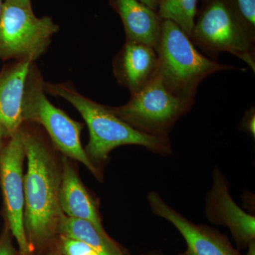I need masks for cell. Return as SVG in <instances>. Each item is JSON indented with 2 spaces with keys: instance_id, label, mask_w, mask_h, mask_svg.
<instances>
[{
  "instance_id": "18",
  "label": "cell",
  "mask_w": 255,
  "mask_h": 255,
  "mask_svg": "<svg viewBox=\"0 0 255 255\" xmlns=\"http://www.w3.org/2000/svg\"><path fill=\"white\" fill-rule=\"evenodd\" d=\"M59 251L63 255H100L85 243L59 236Z\"/></svg>"
},
{
  "instance_id": "13",
  "label": "cell",
  "mask_w": 255,
  "mask_h": 255,
  "mask_svg": "<svg viewBox=\"0 0 255 255\" xmlns=\"http://www.w3.org/2000/svg\"><path fill=\"white\" fill-rule=\"evenodd\" d=\"M61 169L59 202L63 214L69 217L88 221L100 232L107 233L102 224L97 203L65 156L61 159Z\"/></svg>"
},
{
  "instance_id": "10",
  "label": "cell",
  "mask_w": 255,
  "mask_h": 255,
  "mask_svg": "<svg viewBox=\"0 0 255 255\" xmlns=\"http://www.w3.org/2000/svg\"><path fill=\"white\" fill-rule=\"evenodd\" d=\"M212 187L206 199V216L210 222L229 228L241 246L255 240V218L237 205L230 194L229 183L217 167L213 172Z\"/></svg>"
},
{
  "instance_id": "2",
  "label": "cell",
  "mask_w": 255,
  "mask_h": 255,
  "mask_svg": "<svg viewBox=\"0 0 255 255\" xmlns=\"http://www.w3.org/2000/svg\"><path fill=\"white\" fill-rule=\"evenodd\" d=\"M43 86L45 92L68 101L86 122L90 140L85 150L96 167L104 163L110 152L122 145H140L164 156L172 153L169 137L152 136L138 131L112 113L107 106L87 98L71 85L44 82Z\"/></svg>"
},
{
  "instance_id": "26",
  "label": "cell",
  "mask_w": 255,
  "mask_h": 255,
  "mask_svg": "<svg viewBox=\"0 0 255 255\" xmlns=\"http://www.w3.org/2000/svg\"><path fill=\"white\" fill-rule=\"evenodd\" d=\"M46 255H63L60 251L51 252Z\"/></svg>"
},
{
  "instance_id": "23",
  "label": "cell",
  "mask_w": 255,
  "mask_h": 255,
  "mask_svg": "<svg viewBox=\"0 0 255 255\" xmlns=\"http://www.w3.org/2000/svg\"><path fill=\"white\" fill-rule=\"evenodd\" d=\"M6 137H9V133L6 131L4 127L0 125V150H1V147H2L3 139Z\"/></svg>"
},
{
  "instance_id": "17",
  "label": "cell",
  "mask_w": 255,
  "mask_h": 255,
  "mask_svg": "<svg viewBox=\"0 0 255 255\" xmlns=\"http://www.w3.org/2000/svg\"><path fill=\"white\" fill-rule=\"evenodd\" d=\"M250 38L255 43V0H232Z\"/></svg>"
},
{
  "instance_id": "24",
  "label": "cell",
  "mask_w": 255,
  "mask_h": 255,
  "mask_svg": "<svg viewBox=\"0 0 255 255\" xmlns=\"http://www.w3.org/2000/svg\"><path fill=\"white\" fill-rule=\"evenodd\" d=\"M248 246V251L246 255H255V241H251Z\"/></svg>"
},
{
  "instance_id": "27",
  "label": "cell",
  "mask_w": 255,
  "mask_h": 255,
  "mask_svg": "<svg viewBox=\"0 0 255 255\" xmlns=\"http://www.w3.org/2000/svg\"><path fill=\"white\" fill-rule=\"evenodd\" d=\"M143 255H162L160 253H157V252H151V253H147V254Z\"/></svg>"
},
{
  "instance_id": "9",
  "label": "cell",
  "mask_w": 255,
  "mask_h": 255,
  "mask_svg": "<svg viewBox=\"0 0 255 255\" xmlns=\"http://www.w3.org/2000/svg\"><path fill=\"white\" fill-rule=\"evenodd\" d=\"M147 199L152 212L172 223L185 240L187 249L183 255H240L219 231L205 225L194 224L155 191H150Z\"/></svg>"
},
{
  "instance_id": "6",
  "label": "cell",
  "mask_w": 255,
  "mask_h": 255,
  "mask_svg": "<svg viewBox=\"0 0 255 255\" xmlns=\"http://www.w3.org/2000/svg\"><path fill=\"white\" fill-rule=\"evenodd\" d=\"M194 103V99L172 95L156 75L141 91L131 95L126 105L107 108L138 131L152 136L169 137L174 126Z\"/></svg>"
},
{
  "instance_id": "20",
  "label": "cell",
  "mask_w": 255,
  "mask_h": 255,
  "mask_svg": "<svg viewBox=\"0 0 255 255\" xmlns=\"http://www.w3.org/2000/svg\"><path fill=\"white\" fill-rule=\"evenodd\" d=\"M242 130L248 132L253 137L255 136V109L252 107L246 112L241 123Z\"/></svg>"
},
{
  "instance_id": "19",
  "label": "cell",
  "mask_w": 255,
  "mask_h": 255,
  "mask_svg": "<svg viewBox=\"0 0 255 255\" xmlns=\"http://www.w3.org/2000/svg\"><path fill=\"white\" fill-rule=\"evenodd\" d=\"M16 253L11 241V232L6 226L0 236V255H16Z\"/></svg>"
},
{
  "instance_id": "5",
  "label": "cell",
  "mask_w": 255,
  "mask_h": 255,
  "mask_svg": "<svg viewBox=\"0 0 255 255\" xmlns=\"http://www.w3.org/2000/svg\"><path fill=\"white\" fill-rule=\"evenodd\" d=\"M43 84L41 73L32 63L23 93V123L41 124L48 132L55 147L64 156L81 162L100 179V169L90 160L82 147L80 133L83 124L70 118L48 100Z\"/></svg>"
},
{
  "instance_id": "4",
  "label": "cell",
  "mask_w": 255,
  "mask_h": 255,
  "mask_svg": "<svg viewBox=\"0 0 255 255\" xmlns=\"http://www.w3.org/2000/svg\"><path fill=\"white\" fill-rule=\"evenodd\" d=\"M190 38L208 54L227 52L243 60L255 72V43L232 0H202Z\"/></svg>"
},
{
  "instance_id": "16",
  "label": "cell",
  "mask_w": 255,
  "mask_h": 255,
  "mask_svg": "<svg viewBox=\"0 0 255 255\" xmlns=\"http://www.w3.org/2000/svg\"><path fill=\"white\" fill-rule=\"evenodd\" d=\"M198 0H159L157 13L162 19L177 23L190 37L197 14Z\"/></svg>"
},
{
  "instance_id": "11",
  "label": "cell",
  "mask_w": 255,
  "mask_h": 255,
  "mask_svg": "<svg viewBox=\"0 0 255 255\" xmlns=\"http://www.w3.org/2000/svg\"><path fill=\"white\" fill-rule=\"evenodd\" d=\"M157 68L158 55L155 48L128 40L113 60L114 76L130 95L145 88L157 75Z\"/></svg>"
},
{
  "instance_id": "25",
  "label": "cell",
  "mask_w": 255,
  "mask_h": 255,
  "mask_svg": "<svg viewBox=\"0 0 255 255\" xmlns=\"http://www.w3.org/2000/svg\"><path fill=\"white\" fill-rule=\"evenodd\" d=\"M4 0H0V19H1V12H2L3 4H4Z\"/></svg>"
},
{
  "instance_id": "12",
  "label": "cell",
  "mask_w": 255,
  "mask_h": 255,
  "mask_svg": "<svg viewBox=\"0 0 255 255\" xmlns=\"http://www.w3.org/2000/svg\"><path fill=\"white\" fill-rule=\"evenodd\" d=\"M31 64L16 61L4 67L0 73V125L9 136L23 124V93Z\"/></svg>"
},
{
  "instance_id": "3",
  "label": "cell",
  "mask_w": 255,
  "mask_h": 255,
  "mask_svg": "<svg viewBox=\"0 0 255 255\" xmlns=\"http://www.w3.org/2000/svg\"><path fill=\"white\" fill-rule=\"evenodd\" d=\"M156 51L157 75L166 89L180 98L195 100L198 87L204 79L217 72L236 69L203 55L190 37L170 20L162 19Z\"/></svg>"
},
{
  "instance_id": "1",
  "label": "cell",
  "mask_w": 255,
  "mask_h": 255,
  "mask_svg": "<svg viewBox=\"0 0 255 255\" xmlns=\"http://www.w3.org/2000/svg\"><path fill=\"white\" fill-rule=\"evenodd\" d=\"M27 171L24 183L23 224L30 245L43 248L54 239L60 218L61 162L58 164L46 142L36 132L21 125Z\"/></svg>"
},
{
  "instance_id": "22",
  "label": "cell",
  "mask_w": 255,
  "mask_h": 255,
  "mask_svg": "<svg viewBox=\"0 0 255 255\" xmlns=\"http://www.w3.org/2000/svg\"><path fill=\"white\" fill-rule=\"evenodd\" d=\"M7 2L14 3V4L24 6V7L32 8L31 0H4Z\"/></svg>"
},
{
  "instance_id": "15",
  "label": "cell",
  "mask_w": 255,
  "mask_h": 255,
  "mask_svg": "<svg viewBox=\"0 0 255 255\" xmlns=\"http://www.w3.org/2000/svg\"><path fill=\"white\" fill-rule=\"evenodd\" d=\"M56 234L82 242L100 255H127L107 233L100 232L85 220L63 215L57 226Z\"/></svg>"
},
{
  "instance_id": "8",
  "label": "cell",
  "mask_w": 255,
  "mask_h": 255,
  "mask_svg": "<svg viewBox=\"0 0 255 255\" xmlns=\"http://www.w3.org/2000/svg\"><path fill=\"white\" fill-rule=\"evenodd\" d=\"M21 128V127H20ZM25 155L21 128L9 137L0 150V183L2 190L6 224L16 240L19 255H31L23 224L24 183L23 164Z\"/></svg>"
},
{
  "instance_id": "14",
  "label": "cell",
  "mask_w": 255,
  "mask_h": 255,
  "mask_svg": "<svg viewBox=\"0 0 255 255\" xmlns=\"http://www.w3.org/2000/svg\"><path fill=\"white\" fill-rule=\"evenodd\" d=\"M123 23L127 40L157 48L162 31V18L138 0H109Z\"/></svg>"
},
{
  "instance_id": "21",
  "label": "cell",
  "mask_w": 255,
  "mask_h": 255,
  "mask_svg": "<svg viewBox=\"0 0 255 255\" xmlns=\"http://www.w3.org/2000/svg\"><path fill=\"white\" fill-rule=\"evenodd\" d=\"M138 1L157 12L159 0H138Z\"/></svg>"
},
{
  "instance_id": "7",
  "label": "cell",
  "mask_w": 255,
  "mask_h": 255,
  "mask_svg": "<svg viewBox=\"0 0 255 255\" xmlns=\"http://www.w3.org/2000/svg\"><path fill=\"white\" fill-rule=\"evenodd\" d=\"M59 26L32 8L5 1L0 19V59L33 62L44 54Z\"/></svg>"
}]
</instances>
